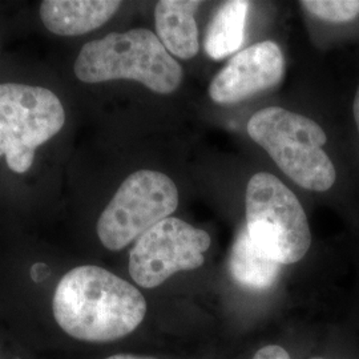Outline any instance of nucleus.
<instances>
[{
  "label": "nucleus",
  "instance_id": "nucleus-7",
  "mask_svg": "<svg viewBox=\"0 0 359 359\" xmlns=\"http://www.w3.org/2000/svg\"><path fill=\"white\" fill-rule=\"evenodd\" d=\"M212 244L209 233L177 217L145 231L129 253V274L144 289H154L182 270L198 269Z\"/></svg>",
  "mask_w": 359,
  "mask_h": 359
},
{
  "label": "nucleus",
  "instance_id": "nucleus-10",
  "mask_svg": "<svg viewBox=\"0 0 359 359\" xmlns=\"http://www.w3.org/2000/svg\"><path fill=\"white\" fill-rule=\"evenodd\" d=\"M201 1L161 0L154 8L157 38L168 52L180 59H192L200 50L198 28L194 13Z\"/></svg>",
  "mask_w": 359,
  "mask_h": 359
},
{
  "label": "nucleus",
  "instance_id": "nucleus-12",
  "mask_svg": "<svg viewBox=\"0 0 359 359\" xmlns=\"http://www.w3.org/2000/svg\"><path fill=\"white\" fill-rule=\"evenodd\" d=\"M249 6L245 0H231L218 8L204 41V50L210 59H225L243 46Z\"/></svg>",
  "mask_w": 359,
  "mask_h": 359
},
{
  "label": "nucleus",
  "instance_id": "nucleus-14",
  "mask_svg": "<svg viewBox=\"0 0 359 359\" xmlns=\"http://www.w3.org/2000/svg\"><path fill=\"white\" fill-rule=\"evenodd\" d=\"M253 359H290V355L283 347L269 345L259 348Z\"/></svg>",
  "mask_w": 359,
  "mask_h": 359
},
{
  "label": "nucleus",
  "instance_id": "nucleus-13",
  "mask_svg": "<svg viewBox=\"0 0 359 359\" xmlns=\"http://www.w3.org/2000/svg\"><path fill=\"white\" fill-rule=\"evenodd\" d=\"M301 6L316 18L330 23H346L359 15V0H302Z\"/></svg>",
  "mask_w": 359,
  "mask_h": 359
},
{
  "label": "nucleus",
  "instance_id": "nucleus-9",
  "mask_svg": "<svg viewBox=\"0 0 359 359\" xmlns=\"http://www.w3.org/2000/svg\"><path fill=\"white\" fill-rule=\"evenodd\" d=\"M117 0H44L40 18L59 36H79L105 25L120 8Z\"/></svg>",
  "mask_w": 359,
  "mask_h": 359
},
{
  "label": "nucleus",
  "instance_id": "nucleus-15",
  "mask_svg": "<svg viewBox=\"0 0 359 359\" xmlns=\"http://www.w3.org/2000/svg\"><path fill=\"white\" fill-rule=\"evenodd\" d=\"M353 114H354V118H355V124H357L359 133V87L357 93H355V97H354V103H353Z\"/></svg>",
  "mask_w": 359,
  "mask_h": 359
},
{
  "label": "nucleus",
  "instance_id": "nucleus-6",
  "mask_svg": "<svg viewBox=\"0 0 359 359\" xmlns=\"http://www.w3.org/2000/svg\"><path fill=\"white\" fill-rule=\"evenodd\" d=\"M179 206V191L170 177L156 170H137L118 187L100 215L96 231L104 248L118 252Z\"/></svg>",
  "mask_w": 359,
  "mask_h": 359
},
{
  "label": "nucleus",
  "instance_id": "nucleus-11",
  "mask_svg": "<svg viewBox=\"0 0 359 359\" xmlns=\"http://www.w3.org/2000/svg\"><path fill=\"white\" fill-rule=\"evenodd\" d=\"M229 269L238 285L250 290H266L277 283L281 265L262 255L244 228L231 248Z\"/></svg>",
  "mask_w": 359,
  "mask_h": 359
},
{
  "label": "nucleus",
  "instance_id": "nucleus-5",
  "mask_svg": "<svg viewBox=\"0 0 359 359\" xmlns=\"http://www.w3.org/2000/svg\"><path fill=\"white\" fill-rule=\"evenodd\" d=\"M60 99L47 88L0 84V156L15 173H26L35 151L65 127Z\"/></svg>",
  "mask_w": 359,
  "mask_h": 359
},
{
  "label": "nucleus",
  "instance_id": "nucleus-17",
  "mask_svg": "<svg viewBox=\"0 0 359 359\" xmlns=\"http://www.w3.org/2000/svg\"><path fill=\"white\" fill-rule=\"evenodd\" d=\"M311 359H325V358H311Z\"/></svg>",
  "mask_w": 359,
  "mask_h": 359
},
{
  "label": "nucleus",
  "instance_id": "nucleus-4",
  "mask_svg": "<svg viewBox=\"0 0 359 359\" xmlns=\"http://www.w3.org/2000/svg\"><path fill=\"white\" fill-rule=\"evenodd\" d=\"M246 226L257 249L280 265L306 256L311 245L308 217L283 181L270 173H256L245 193Z\"/></svg>",
  "mask_w": 359,
  "mask_h": 359
},
{
  "label": "nucleus",
  "instance_id": "nucleus-3",
  "mask_svg": "<svg viewBox=\"0 0 359 359\" xmlns=\"http://www.w3.org/2000/svg\"><path fill=\"white\" fill-rule=\"evenodd\" d=\"M246 129L297 185L313 192H326L333 187L337 172L323 151L327 137L314 120L269 107L252 116Z\"/></svg>",
  "mask_w": 359,
  "mask_h": 359
},
{
  "label": "nucleus",
  "instance_id": "nucleus-16",
  "mask_svg": "<svg viewBox=\"0 0 359 359\" xmlns=\"http://www.w3.org/2000/svg\"><path fill=\"white\" fill-rule=\"evenodd\" d=\"M104 359H156L152 357H142V355H135V354H115L111 357H107Z\"/></svg>",
  "mask_w": 359,
  "mask_h": 359
},
{
  "label": "nucleus",
  "instance_id": "nucleus-18",
  "mask_svg": "<svg viewBox=\"0 0 359 359\" xmlns=\"http://www.w3.org/2000/svg\"><path fill=\"white\" fill-rule=\"evenodd\" d=\"M0 359H3V357H1V355H0Z\"/></svg>",
  "mask_w": 359,
  "mask_h": 359
},
{
  "label": "nucleus",
  "instance_id": "nucleus-1",
  "mask_svg": "<svg viewBox=\"0 0 359 359\" xmlns=\"http://www.w3.org/2000/svg\"><path fill=\"white\" fill-rule=\"evenodd\" d=\"M147 310L135 285L96 265L67 271L52 297L56 326L84 344H109L128 337L142 325Z\"/></svg>",
  "mask_w": 359,
  "mask_h": 359
},
{
  "label": "nucleus",
  "instance_id": "nucleus-2",
  "mask_svg": "<svg viewBox=\"0 0 359 359\" xmlns=\"http://www.w3.org/2000/svg\"><path fill=\"white\" fill-rule=\"evenodd\" d=\"M74 71L83 83L133 80L160 95L175 92L184 77L181 65L147 28L88 41L79 53Z\"/></svg>",
  "mask_w": 359,
  "mask_h": 359
},
{
  "label": "nucleus",
  "instance_id": "nucleus-8",
  "mask_svg": "<svg viewBox=\"0 0 359 359\" xmlns=\"http://www.w3.org/2000/svg\"><path fill=\"white\" fill-rule=\"evenodd\" d=\"M285 59L277 43L265 40L237 52L213 77L209 96L217 104L240 103L280 84Z\"/></svg>",
  "mask_w": 359,
  "mask_h": 359
}]
</instances>
